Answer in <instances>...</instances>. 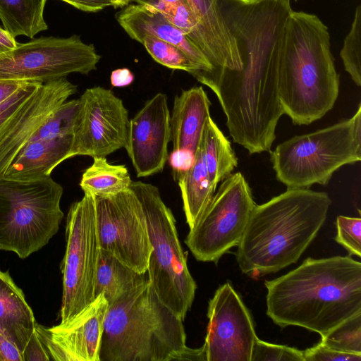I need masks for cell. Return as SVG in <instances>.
<instances>
[{"label":"cell","instance_id":"603a6c76","mask_svg":"<svg viewBox=\"0 0 361 361\" xmlns=\"http://www.w3.org/2000/svg\"><path fill=\"white\" fill-rule=\"evenodd\" d=\"M146 274L135 271L100 248L94 282V298L103 294L111 305L126 292L148 281Z\"/></svg>","mask_w":361,"mask_h":361},{"label":"cell","instance_id":"d590c367","mask_svg":"<svg viewBox=\"0 0 361 361\" xmlns=\"http://www.w3.org/2000/svg\"><path fill=\"white\" fill-rule=\"evenodd\" d=\"M168 158L174 179L177 180L192 166L195 154L187 149H173Z\"/></svg>","mask_w":361,"mask_h":361},{"label":"cell","instance_id":"8992f818","mask_svg":"<svg viewBox=\"0 0 361 361\" xmlns=\"http://www.w3.org/2000/svg\"><path fill=\"white\" fill-rule=\"evenodd\" d=\"M269 152L276 178L287 188L326 185L338 169L361 160V104L351 118L294 136Z\"/></svg>","mask_w":361,"mask_h":361},{"label":"cell","instance_id":"5bb4252c","mask_svg":"<svg viewBox=\"0 0 361 361\" xmlns=\"http://www.w3.org/2000/svg\"><path fill=\"white\" fill-rule=\"evenodd\" d=\"M203 344L207 361H251L257 338L249 310L229 282L210 299Z\"/></svg>","mask_w":361,"mask_h":361},{"label":"cell","instance_id":"e575fe53","mask_svg":"<svg viewBox=\"0 0 361 361\" xmlns=\"http://www.w3.org/2000/svg\"><path fill=\"white\" fill-rule=\"evenodd\" d=\"M303 355L305 361H361V354L338 351L321 342L304 350Z\"/></svg>","mask_w":361,"mask_h":361},{"label":"cell","instance_id":"836d02e7","mask_svg":"<svg viewBox=\"0 0 361 361\" xmlns=\"http://www.w3.org/2000/svg\"><path fill=\"white\" fill-rule=\"evenodd\" d=\"M43 82L27 81L14 94L0 104V137L16 112Z\"/></svg>","mask_w":361,"mask_h":361},{"label":"cell","instance_id":"52a82bcc","mask_svg":"<svg viewBox=\"0 0 361 361\" xmlns=\"http://www.w3.org/2000/svg\"><path fill=\"white\" fill-rule=\"evenodd\" d=\"M63 192L51 176L35 180L0 178V250L25 259L45 246L63 217Z\"/></svg>","mask_w":361,"mask_h":361},{"label":"cell","instance_id":"4dcf8cb0","mask_svg":"<svg viewBox=\"0 0 361 361\" xmlns=\"http://www.w3.org/2000/svg\"><path fill=\"white\" fill-rule=\"evenodd\" d=\"M361 6L355 9L351 28L343 42L340 56L345 71L358 87L361 86Z\"/></svg>","mask_w":361,"mask_h":361},{"label":"cell","instance_id":"30bf717a","mask_svg":"<svg viewBox=\"0 0 361 361\" xmlns=\"http://www.w3.org/2000/svg\"><path fill=\"white\" fill-rule=\"evenodd\" d=\"M66 246L61 269L63 295L60 323H65L94 300V289L100 246L94 197L70 207L66 225Z\"/></svg>","mask_w":361,"mask_h":361},{"label":"cell","instance_id":"83f0119b","mask_svg":"<svg viewBox=\"0 0 361 361\" xmlns=\"http://www.w3.org/2000/svg\"><path fill=\"white\" fill-rule=\"evenodd\" d=\"M152 59L171 69L184 71L195 77L197 66L179 47L152 35L143 37L142 43Z\"/></svg>","mask_w":361,"mask_h":361},{"label":"cell","instance_id":"484cf974","mask_svg":"<svg viewBox=\"0 0 361 361\" xmlns=\"http://www.w3.org/2000/svg\"><path fill=\"white\" fill-rule=\"evenodd\" d=\"M47 0H0V20L13 37L33 38L47 30L44 17Z\"/></svg>","mask_w":361,"mask_h":361},{"label":"cell","instance_id":"7402d4cb","mask_svg":"<svg viewBox=\"0 0 361 361\" xmlns=\"http://www.w3.org/2000/svg\"><path fill=\"white\" fill-rule=\"evenodd\" d=\"M37 322L23 290L8 271L0 270V333L23 352Z\"/></svg>","mask_w":361,"mask_h":361},{"label":"cell","instance_id":"9a60e30c","mask_svg":"<svg viewBox=\"0 0 361 361\" xmlns=\"http://www.w3.org/2000/svg\"><path fill=\"white\" fill-rule=\"evenodd\" d=\"M109 303L99 295L65 323L45 328L37 323L35 331L50 360L100 361L99 352Z\"/></svg>","mask_w":361,"mask_h":361},{"label":"cell","instance_id":"ee69618b","mask_svg":"<svg viewBox=\"0 0 361 361\" xmlns=\"http://www.w3.org/2000/svg\"><path fill=\"white\" fill-rule=\"evenodd\" d=\"M108 1L111 3V6L114 7V8H123V7L128 6L130 2V0H108Z\"/></svg>","mask_w":361,"mask_h":361},{"label":"cell","instance_id":"cb8c5ba5","mask_svg":"<svg viewBox=\"0 0 361 361\" xmlns=\"http://www.w3.org/2000/svg\"><path fill=\"white\" fill-rule=\"evenodd\" d=\"M176 181L180 187L186 222L191 228L200 218L216 188L211 183L204 162L200 144L192 166Z\"/></svg>","mask_w":361,"mask_h":361},{"label":"cell","instance_id":"f6af8a7d","mask_svg":"<svg viewBox=\"0 0 361 361\" xmlns=\"http://www.w3.org/2000/svg\"><path fill=\"white\" fill-rule=\"evenodd\" d=\"M295 1H297L298 0H294Z\"/></svg>","mask_w":361,"mask_h":361},{"label":"cell","instance_id":"d4e9b609","mask_svg":"<svg viewBox=\"0 0 361 361\" xmlns=\"http://www.w3.org/2000/svg\"><path fill=\"white\" fill-rule=\"evenodd\" d=\"M200 147L209 180L216 188L238 166V159L230 142L211 116L206 122Z\"/></svg>","mask_w":361,"mask_h":361},{"label":"cell","instance_id":"d6a6232c","mask_svg":"<svg viewBox=\"0 0 361 361\" xmlns=\"http://www.w3.org/2000/svg\"><path fill=\"white\" fill-rule=\"evenodd\" d=\"M251 361H305L303 351L288 345L269 343L258 338L251 355Z\"/></svg>","mask_w":361,"mask_h":361},{"label":"cell","instance_id":"5b68a950","mask_svg":"<svg viewBox=\"0 0 361 361\" xmlns=\"http://www.w3.org/2000/svg\"><path fill=\"white\" fill-rule=\"evenodd\" d=\"M183 321L148 281L109 305L99 360H180L188 348Z\"/></svg>","mask_w":361,"mask_h":361},{"label":"cell","instance_id":"4fadbf2b","mask_svg":"<svg viewBox=\"0 0 361 361\" xmlns=\"http://www.w3.org/2000/svg\"><path fill=\"white\" fill-rule=\"evenodd\" d=\"M78 101L71 157H106L125 148L130 120L123 101L102 87L87 89Z\"/></svg>","mask_w":361,"mask_h":361},{"label":"cell","instance_id":"e0dca14e","mask_svg":"<svg viewBox=\"0 0 361 361\" xmlns=\"http://www.w3.org/2000/svg\"><path fill=\"white\" fill-rule=\"evenodd\" d=\"M77 91L66 77L43 82L16 112L0 137V178L36 130Z\"/></svg>","mask_w":361,"mask_h":361},{"label":"cell","instance_id":"8d00e7d4","mask_svg":"<svg viewBox=\"0 0 361 361\" xmlns=\"http://www.w3.org/2000/svg\"><path fill=\"white\" fill-rule=\"evenodd\" d=\"M22 357L23 361H50L49 355L35 330L22 353Z\"/></svg>","mask_w":361,"mask_h":361},{"label":"cell","instance_id":"2e32d148","mask_svg":"<svg viewBox=\"0 0 361 361\" xmlns=\"http://www.w3.org/2000/svg\"><path fill=\"white\" fill-rule=\"evenodd\" d=\"M170 118L166 95L157 93L130 120L125 149L137 177L163 171L169 157Z\"/></svg>","mask_w":361,"mask_h":361},{"label":"cell","instance_id":"f1b7e54d","mask_svg":"<svg viewBox=\"0 0 361 361\" xmlns=\"http://www.w3.org/2000/svg\"><path fill=\"white\" fill-rule=\"evenodd\" d=\"M78 106V99L63 103L36 130L30 141L73 134Z\"/></svg>","mask_w":361,"mask_h":361},{"label":"cell","instance_id":"f35d334b","mask_svg":"<svg viewBox=\"0 0 361 361\" xmlns=\"http://www.w3.org/2000/svg\"><path fill=\"white\" fill-rule=\"evenodd\" d=\"M85 12H98L111 6L108 0H60Z\"/></svg>","mask_w":361,"mask_h":361},{"label":"cell","instance_id":"ffe728a7","mask_svg":"<svg viewBox=\"0 0 361 361\" xmlns=\"http://www.w3.org/2000/svg\"><path fill=\"white\" fill-rule=\"evenodd\" d=\"M73 134L28 142L18 153L3 177L35 180L50 176L60 163L71 157Z\"/></svg>","mask_w":361,"mask_h":361},{"label":"cell","instance_id":"277c9868","mask_svg":"<svg viewBox=\"0 0 361 361\" xmlns=\"http://www.w3.org/2000/svg\"><path fill=\"white\" fill-rule=\"evenodd\" d=\"M339 92L328 27L315 15L292 11L280 58L278 94L283 114L309 125L334 106Z\"/></svg>","mask_w":361,"mask_h":361},{"label":"cell","instance_id":"ba28073f","mask_svg":"<svg viewBox=\"0 0 361 361\" xmlns=\"http://www.w3.org/2000/svg\"><path fill=\"white\" fill-rule=\"evenodd\" d=\"M130 187L142 204L152 246L147 271L149 281L164 305L184 320L197 284L187 265L174 216L156 186L132 180Z\"/></svg>","mask_w":361,"mask_h":361},{"label":"cell","instance_id":"b9f144b4","mask_svg":"<svg viewBox=\"0 0 361 361\" xmlns=\"http://www.w3.org/2000/svg\"><path fill=\"white\" fill-rule=\"evenodd\" d=\"M180 0H130L136 4L157 9L161 13Z\"/></svg>","mask_w":361,"mask_h":361},{"label":"cell","instance_id":"ac0fdd59","mask_svg":"<svg viewBox=\"0 0 361 361\" xmlns=\"http://www.w3.org/2000/svg\"><path fill=\"white\" fill-rule=\"evenodd\" d=\"M188 1L196 15L182 21L179 28L211 64L212 70L207 73L223 68L239 69L240 60L235 42L220 18L215 0Z\"/></svg>","mask_w":361,"mask_h":361},{"label":"cell","instance_id":"9c48e42d","mask_svg":"<svg viewBox=\"0 0 361 361\" xmlns=\"http://www.w3.org/2000/svg\"><path fill=\"white\" fill-rule=\"evenodd\" d=\"M255 205L250 185L241 173L225 178L185 238L195 259L217 263L237 246Z\"/></svg>","mask_w":361,"mask_h":361},{"label":"cell","instance_id":"8fae6325","mask_svg":"<svg viewBox=\"0 0 361 361\" xmlns=\"http://www.w3.org/2000/svg\"><path fill=\"white\" fill-rule=\"evenodd\" d=\"M99 60L94 46L78 35L42 37L0 54V80L45 82L71 73L87 75Z\"/></svg>","mask_w":361,"mask_h":361},{"label":"cell","instance_id":"60d3db41","mask_svg":"<svg viewBox=\"0 0 361 361\" xmlns=\"http://www.w3.org/2000/svg\"><path fill=\"white\" fill-rule=\"evenodd\" d=\"M27 81L0 80V104L14 94Z\"/></svg>","mask_w":361,"mask_h":361},{"label":"cell","instance_id":"d6986e66","mask_svg":"<svg viewBox=\"0 0 361 361\" xmlns=\"http://www.w3.org/2000/svg\"><path fill=\"white\" fill-rule=\"evenodd\" d=\"M116 18L128 35L140 43L145 36L152 35L179 47L197 66L199 72L194 77L197 81L212 70L207 58L185 33L161 11L136 4H128L116 13Z\"/></svg>","mask_w":361,"mask_h":361},{"label":"cell","instance_id":"4316f807","mask_svg":"<svg viewBox=\"0 0 361 361\" xmlns=\"http://www.w3.org/2000/svg\"><path fill=\"white\" fill-rule=\"evenodd\" d=\"M132 180L124 165L109 164L106 157H93V163L82 173L80 186L84 194L109 196L129 188Z\"/></svg>","mask_w":361,"mask_h":361},{"label":"cell","instance_id":"1f68e13d","mask_svg":"<svg viewBox=\"0 0 361 361\" xmlns=\"http://www.w3.org/2000/svg\"><path fill=\"white\" fill-rule=\"evenodd\" d=\"M335 240L350 255L361 256V219L338 216L336 218Z\"/></svg>","mask_w":361,"mask_h":361},{"label":"cell","instance_id":"3957f363","mask_svg":"<svg viewBox=\"0 0 361 361\" xmlns=\"http://www.w3.org/2000/svg\"><path fill=\"white\" fill-rule=\"evenodd\" d=\"M331 200L324 192L287 188L253 208L237 245L236 261L250 277L296 263L323 226Z\"/></svg>","mask_w":361,"mask_h":361},{"label":"cell","instance_id":"44dd1931","mask_svg":"<svg viewBox=\"0 0 361 361\" xmlns=\"http://www.w3.org/2000/svg\"><path fill=\"white\" fill-rule=\"evenodd\" d=\"M211 102L202 87H193L175 97L171 123L173 149H187L195 154L210 116Z\"/></svg>","mask_w":361,"mask_h":361},{"label":"cell","instance_id":"74e56055","mask_svg":"<svg viewBox=\"0 0 361 361\" xmlns=\"http://www.w3.org/2000/svg\"><path fill=\"white\" fill-rule=\"evenodd\" d=\"M0 361H23L18 348L0 333Z\"/></svg>","mask_w":361,"mask_h":361},{"label":"cell","instance_id":"7c38bea8","mask_svg":"<svg viewBox=\"0 0 361 361\" xmlns=\"http://www.w3.org/2000/svg\"><path fill=\"white\" fill-rule=\"evenodd\" d=\"M101 249L140 273L147 271L152 246L142 204L129 187L109 196H93Z\"/></svg>","mask_w":361,"mask_h":361},{"label":"cell","instance_id":"7a4b0ae2","mask_svg":"<svg viewBox=\"0 0 361 361\" xmlns=\"http://www.w3.org/2000/svg\"><path fill=\"white\" fill-rule=\"evenodd\" d=\"M264 285L267 314L281 328L298 326L322 338L361 312V263L350 256L308 257Z\"/></svg>","mask_w":361,"mask_h":361},{"label":"cell","instance_id":"6da1fadb","mask_svg":"<svg viewBox=\"0 0 361 361\" xmlns=\"http://www.w3.org/2000/svg\"><path fill=\"white\" fill-rule=\"evenodd\" d=\"M235 42L239 69L223 68L199 80L216 95L234 142L250 154L271 151L283 114L279 99L280 58L290 0H215Z\"/></svg>","mask_w":361,"mask_h":361},{"label":"cell","instance_id":"7bdbcfd3","mask_svg":"<svg viewBox=\"0 0 361 361\" xmlns=\"http://www.w3.org/2000/svg\"><path fill=\"white\" fill-rule=\"evenodd\" d=\"M18 44L15 37L0 27V54L13 50Z\"/></svg>","mask_w":361,"mask_h":361},{"label":"cell","instance_id":"f546056e","mask_svg":"<svg viewBox=\"0 0 361 361\" xmlns=\"http://www.w3.org/2000/svg\"><path fill=\"white\" fill-rule=\"evenodd\" d=\"M320 342L338 351L361 354V312L332 329Z\"/></svg>","mask_w":361,"mask_h":361},{"label":"cell","instance_id":"ab89813d","mask_svg":"<svg viewBox=\"0 0 361 361\" xmlns=\"http://www.w3.org/2000/svg\"><path fill=\"white\" fill-rule=\"evenodd\" d=\"M134 80V75L126 68H118L111 72V84L113 87H123L130 85Z\"/></svg>","mask_w":361,"mask_h":361}]
</instances>
